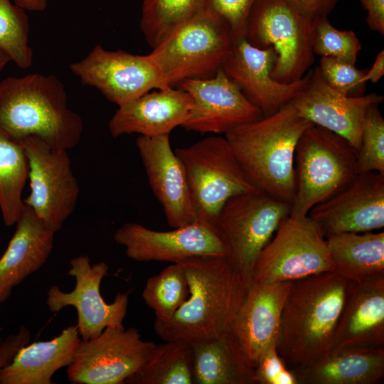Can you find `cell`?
Instances as JSON below:
<instances>
[{"mask_svg": "<svg viewBox=\"0 0 384 384\" xmlns=\"http://www.w3.org/2000/svg\"><path fill=\"white\" fill-rule=\"evenodd\" d=\"M189 294L167 322L155 320L164 341L206 343L229 334L249 285L227 256L195 255L178 262Z\"/></svg>", "mask_w": 384, "mask_h": 384, "instance_id": "obj_1", "label": "cell"}, {"mask_svg": "<svg viewBox=\"0 0 384 384\" xmlns=\"http://www.w3.org/2000/svg\"><path fill=\"white\" fill-rule=\"evenodd\" d=\"M352 283L334 272L292 281L276 346L289 370L308 366L331 350Z\"/></svg>", "mask_w": 384, "mask_h": 384, "instance_id": "obj_2", "label": "cell"}, {"mask_svg": "<svg viewBox=\"0 0 384 384\" xmlns=\"http://www.w3.org/2000/svg\"><path fill=\"white\" fill-rule=\"evenodd\" d=\"M0 129L18 142L36 137L68 150L80 142L83 122L55 75L32 73L0 82Z\"/></svg>", "mask_w": 384, "mask_h": 384, "instance_id": "obj_3", "label": "cell"}, {"mask_svg": "<svg viewBox=\"0 0 384 384\" xmlns=\"http://www.w3.org/2000/svg\"><path fill=\"white\" fill-rule=\"evenodd\" d=\"M312 124L297 113L291 101L271 115L232 129L225 137L253 186L291 205L296 146Z\"/></svg>", "mask_w": 384, "mask_h": 384, "instance_id": "obj_4", "label": "cell"}, {"mask_svg": "<svg viewBox=\"0 0 384 384\" xmlns=\"http://www.w3.org/2000/svg\"><path fill=\"white\" fill-rule=\"evenodd\" d=\"M294 174L295 193L289 215L306 217L358 174L357 150L342 137L312 124L297 144Z\"/></svg>", "mask_w": 384, "mask_h": 384, "instance_id": "obj_5", "label": "cell"}, {"mask_svg": "<svg viewBox=\"0 0 384 384\" xmlns=\"http://www.w3.org/2000/svg\"><path fill=\"white\" fill-rule=\"evenodd\" d=\"M244 37L257 48H273L277 58L271 75L278 82L301 79L314 63L313 19L289 0H256Z\"/></svg>", "mask_w": 384, "mask_h": 384, "instance_id": "obj_6", "label": "cell"}, {"mask_svg": "<svg viewBox=\"0 0 384 384\" xmlns=\"http://www.w3.org/2000/svg\"><path fill=\"white\" fill-rule=\"evenodd\" d=\"M228 25L202 11L183 23L149 54L170 87L188 80L214 77L230 53Z\"/></svg>", "mask_w": 384, "mask_h": 384, "instance_id": "obj_7", "label": "cell"}, {"mask_svg": "<svg viewBox=\"0 0 384 384\" xmlns=\"http://www.w3.org/2000/svg\"><path fill=\"white\" fill-rule=\"evenodd\" d=\"M291 205L255 189L230 198L213 225L227 257L250 286L257 258L289 215Z\"/></svg>", "mask_w": 384, "mask_h": 384, "instance_id": "obj_8", "label": "cell"}, {"mask_svg": "<svg viewBox=\"0 0 384 384\" xmlns=\"http://www.w3.org/2000/svg\"><path fill=\"white\" fill-rule=\"evenodd\" d=\"M198 219L213 225L232 196L257 189L245 173L225 137L210 136L177 148Z\"/></svg>", "mask_w": 384, "mask_h": 384, "instance_id": "obj_9", "label": "cell"}, {"mask_svg": "<svg viewBox=\"0 0 384 384\" xmlns=\"http://www.w3.org/2000/svg\"><path fill=\"white\" fill-rule=\"evenodd\" d=\"M333 272L326 238L308 217L283 218L255 262L252 280L292 282Z\"/></svg>", "mask_w": 384, "mask_h": 384, "instance_id": "obj_10", "label": "cell"}, {"mask_svg": "<svg viewBox=\"0 0 384 384\" xmlns=\"http://www.w3.org/2000/svg\"><path fill=\"white\" fill-rule=\"evenodd\" d=\"M21 142L28 159L31 188L23 203L56 233L73 213L80 193L67 150L53 148L36 137Z\"/></svg>", "mask_w": 384, "mask_h": 384, "instance_id": "obj_11", "label": "cell"}, {"mask_svg": "<svg viewBox=\"0 0 384 384\" xmlns=\"http://www.w3.org/2000/svg\"><path fill=\"white\" fill-rule=\"evenodd\" d=\"M156 345L143 340L134 327H107L93 338L80 340L67 367L68 379L75 384H123Z\"/></svg>", "mask_w": 384, "mask_h": 384, "instance_id": "obj_12", "label": "cell"}, {"mask_svg": "<svg viewBox=\"0 0 384 384\" xmlns=\"http://www.w3.org/2000/svg\"><path fill=\"white\" fill-rule=\"evenodd\" d=\"M109 267L105 262L91 265L87 255H80L70 261L68 274L74 277L75 285L70 292L57 285L47 292L46 304L53 313L68 306L76 309L77 326L82 341L99 336L107 327L123 329L127 312L129 292H119L112 303L102 297L100 285Z\"/></svg>", "mask_w": 384, "mask_h": 384, "instance_id": "obj_13", "label": "cell"}, {"mask_svg": "<svg viewBox=\"0 0 384 384\" xmlns=\"http://www.w3.org/2000/svg\"><path fill=\"white\" fill-rule=\"evenodd\" d=\"M83 85L97 88L109 101L122 106L156 88L170 87L148 55L97 45L82 60L70 65Z\"/></svg>", "mask_w": 384, "mask_h": 384, "instance_id": "obj_14", "label": "cell"}, {"mask_svg": "<svg viewBox=\"0 0 384 384\" xmlns=\"http://www.w3.org/2000/svg\"><path fill=\"white\" fill-rule=\"evenodd\" d=\"M127 256L137 262L176 263L195 255L227 256L214 226L197 219L169 231H156L137 223H126L114 235Z\"/></svg>", "mask_w": 384, "mask_h": 384, "instance_id": "obj_15", "label": "cell"}, {"mask_svg": "<svg viewBox=\"0 0 384 384\" xmlns=\"http://www.w3.org/2000/svg\"><path fill=\"white\" fill-rule=\"evenodd\" d=\"M307 216L326 238L384 227V174L360 173L342 190L314 206Z\"/></svg>", "mask_w": 384, "mask_h": 384, "instance_id": "obj_16", "label": "cell"}, {"mask_svg": "<svg viewBox=\"0 0 384 384\" xmlns=\"http://www.w3.org/2000/svg\"><path fill=\"white\" fill-rule=\"evenodd\" d=\"M276 58L272 47L257 48L241 36L233 41L230 53L221 67L264 117L275 113L294 100L310 79L311 70L298 80L289 83L277 81L271 75Z\"/></svg>", "mask_w": 384, "mask_h": 384, "instance_id": "obj_17", "label": "cell"}, {"mask_svg": "<svg viewBox=\"0 0 384 384\" xmlns=\"http://www.w3.org/2000/svg\"><path fill=\"white\" fill-rule=\"evenodd\" d=\"M179 87L193 100L189 115L181 126L187 131L225 134L264 117L221 68L211 78L185 80Z\"/></svg>", "mask_w": 384, "mask_h": 384, "instance_id": "obj_18", "label": "cell"}, {"mask_svg": "<svg viewBox=\"0 0 384 384\" xmlns=\"http://www.w3.org/2000/svg\"><path fill=\"white\" fill-rule=\"evenodd\" d=\"M383 101V97L375 92L355 97L339 92L327 83L317 66L292 102L301 117L342 137L358 150L368 108Z\"/></svg>", "mask_w": 384, "mask_h": 384, "instance_id": "obj_19", "label": "cell"}, {"mask_svg": "<svg viewBox=\"0 0 384 384\" xmlns=\"http://www.w3.org/2000/svg\"><path fill=\"white\" fill-rule=\"evenodd\" d=\"M291 282L252 280L234 319L229 334L254 368L266 351L277 346Z\"/></svg>", "mask_w": 384, "mask_h": 384, "instance_id": "obj_20", "label": "cell"}, {"mask_svg": "<svg viewBox=\"0 0 384 384\" xmlns=\"http://www.w3.org/2000/svg\"><path fill=\"white\" fill-rule=\"evenodd\" d=\"M136 146L150 187L163 208L168 225L176 228L196 221L198 218L186 173L171 146L169 135H139Z\"/></svg>", "mask_w": 384, "mask_h": 384, "instance_id": "obj_21", "label": "cell"}, {"mask_svg": "<svg viewBox=\"0 0 384 384\" xmlns=\"http://www.w3.org/2000/svg\"><path fill=\"white\" fill-rule=\"evenodd\" d=\"M193 104L191 95L181 87L147 92L119 106L109 129L113 137L133 133L146 137L169 135L185 122Z\"/></svg>", "mask_w": 384, "mask_h": 384, "instance_id": "obj_22", "label": "cell"}, {"mask_svg": "<svg viewBox=\"0 0 384 384\" xmlns=\"http://www.w3.org/2000/svg\"><path fill=\"white\" fill-rule=\"evenodd\" d=\"M384 348V278L353 282L336 327L334 348Z\"/></svg>", "mask_w": 384, "mask_h": 384, "instance_id": "obj_23", "label": "cell"}, {"mask_svg": "<svg viewBox=\"0 0 384 384\" xmlns=\"http://www.w3.org/2000/svg\"><path fill=\"white\" fill-rule=\"evenodd\" d=\"M16 224L15 233L0 257V304L44 265L54 245L55 233L26 205Z\"/></svg>", "mask_w": 384, "mask_h": 384, "instance_id": "obj_24", "label": "cell"}, {"mask_svg": "<svg viewBox=\"0 0 384 384\" xmlns=\"http://www.w3.org/2000/svg\"><path fill=\"white\" fill-rule=\"evenodd\" d=\"M81 338L76 324L55 338L27 344L0 372V384H51L60 368L68 367Z\"/></svg>", "mask_w": 384, "mask_h": 384, "instance_id": "obj_25", "label": "cell"}, {"mask_svg": "<svg viewBox=\"0 0 384 384\" xmlns=\"http://www.w3.org/2000/svg\"><path fill=\"white\" fill-rule=\"evenodd\" d=\"M298 384H373L384 376V348H334L312 364L292 370Z\"/></svg>", "mask_w": 384, "mask_h": 384, "instance_id": "obj_26", "label": "cell"}, {"mask_svg": "<svg viewBox=\"0 0 384 384\" xmlns=\"http://www.w3.org/2000/svg\"><path fill=\"white\" fill-rule=\"evenodd\" d=\"M333 272L353 282L384 278V232L343 233L326 238Z\"/></svg>", "mask_w": 384, "mask_h": 384, "instance_id": "obj_27", "label": "cell"}, {"mask_svg": "<svg viewBox=\"0 0 384 384\" xmlns=\"http://www.w3.org/2000/svg\"><path fill=\"white\" fill-rule=\"evenodd\" d=\"M191 345L193 383L257 384L254 368L230 334Z\"/></svg>", "mask_w": 384, "mask_h": 384, "instance_id": "obj_28", "label": "cell"}, {"mask_svg": "<svg viewBox=\"0 0 384 384\" xmlns=\"http://www.w3.org/2000/svg\"><path fill=\"white\" fill-rule=\"evenodd\" d=\"M193 353L190 343L171 340L156 345L147 360L124 383L193 384Z\"/></svg>", "mask_w": 384, "mask_h": 384, "instance_id": "obj_29", "label": "cell"}, {"mask_svg": "<svg viewBox=\"0 0 384 384\" xmlns=\"http://www.w3.org/2000/svg\"><path fill=\"white\" fill-rule=\"evenodd\" d=\"M28 174L22 143L0 129V210L7 226L16 224L24 209L22 193Z\"/></svg>", "mask_w": 384, "mask_h": 384, "instance_id": "obj_30", "label": "cell"}, {"mask_svg": "<svg viewBox=\"0 0 384 384\" xmlns=\"http://www.w3.org/2000/svg\"><path fill=\"white\" fill-rule=\"evenodd\" d=\"M204 0H144L140 28L153 48L203 11Z\"/></svg>", "mask_w": 384, "mask_h": 384, "instance_id": "obj_31", "label": "cell"}, {"mask_svg": "<svg viewBox=\"0 0 384 384\" xmlns=\"http://www.w3.org/2000/svg\"><path fill=\"white\" fill-rule=\"evenodd\" d=\"M189 294L185 272L179 262L172 263L149 277L142 292L146 304L154 310L156 321H169Z\"/></svg>", "mask_w": 384, "mask_h": 384, "instance_id": "obj_32", "label": "cell"}, {"mask_svg": "<svg viewBox=\"0 0 384 384\" xmlns=\"http://www.w3.org/2000/svg\"><path fill=\"white\" fill-rule=\"evenodd\" d=\"M28 33V18L25 10L11 0H0V49L23 69L30 67L33 61Z\"/></svg>", "mask_w": 384, "mask_h": 384, "instance_id": "obj_33", "label": "cell"}, {"mask_svg": "<svg viewBox=\"0 0 384 384\" xmlns=\"http://www.w3.org/2000/svg\"><path fill=\"white\" fill-rule=\"evenodd\" d=\"M361 48V41L353 31L337 29L327 16L313 20L314 54L355 65Z\"/></svg>", "mask_w": 384, "mask_h": 384, "instance_id": "obj_34", "label": "cell"}, {"mask_svg": "<svg viewBox=\"0 0 384 384\" xmlns=\"http://www.w3.org/2000/svg\"><path fill=\"white\" fill-rule=\"evenodd\" d=\"M378 105H371L366 112L357 150L358 174L375 171L384 174V119Z\"/></svg>", "mask_w": 384, "mask_h": 384, "instance_id": "obj_35", "label": "cell"}, {"mask_svg": "<svg viewBox=\"0 0 384 384\" xmlns=\"http://www.w3.org/2000/svg\"><path fill=\"white\" fill-rule=\"evenodd\" d=\"M319 70L327 83L347 96L364 95L366 84L361 79L366 70H359L355 65L331 57H321Z\"/></svg>", "mask_w": 384, "mask_h": 384, "instance_id": "obj_36", "label": "cell"}, {"mask_svg": "<svg viewBox=\"0 0 384 384\" xmlns=\"http://www.w3.org/2000/svg\"><path fill=\"white\" fill-rule=\"evenodd\" d=\"M256 0H204L203 11L216 16L229 27L233 41L244 36L249 12Z\"/></svg>", "mask_w": 384, "mask_h": 384, "instance_id": "obj_37", "label": "cell"}, {"mask_svg": "<svg viewBox=\"0 0 384 384\" xmlns=\"http://www.w3.org/2000/svg\"><path fill=\"white\" fill-rule=\"evenodd\" d=\"M254 370L257 384H298L295 375L287 367L276 348L266 351Z\"/></svg>", "mask_w": 384, "mask_h": 384, "instance_id": "obj_38", "label": "cell"}, {"mask_svg": "<svg viewBox=\"0 0 384 384\" xmlns=\"http://www.w3.org/2000/svg\"><path fill=\"white\" fill-rule=\"evenodd\" d=\"M30 339L29 330L21 326L16 334L7 336L0 341V372L11 363L19 350L27 345Z\"/></svg>", "mask_w": 384, "mask_h": 384, "instance_id": "obj_39", "label": "cell"}, {"mask_svg": "<svg viewBox=\"0 0 384 384\" xmlns=\"http://www.w3.org/2000/svg\"><path fill=\"white\" fill-rule=\"evenodd\" d=\"M313 20L327 16L339 0H289Z\"/></svg>", "mask_w": 384, "mask_h": 384, "instance_id": "obj_40", "label": "cell"}, {"mask_svg": "<svg viewBox=\"0 0 384 384\" xmlns=\"http://www.w3.org/2000/svg\"><path fill=\"white\" fill-rule=\"evenodd\" d=\"M367 12L366 22L373 31L384 34V0H359Z\"/></svg>", "mask_w": 384, "mask_h": 384, "instance_id": "obj_41", "label": "cell"}, {"mask_svg": "<svg viewBox=\"0 0 384 384\" xmlns=\"http://www.w3.org/2000/svg\"><path fill=\"white\" fill-rule=\"evenodd\" d=\"M384 75V50H380L376 55L374 63L370 70H366L361 79L363 83L368 81L375 83L379 81Z\"/></svg>", "mask_w": 384, "mask_h": 384, "instance_id": "obj_42", "label": "cell"}, {"mask_svg": "<svg viewBox=\"0 0 384 384\" xmlns=\"http://www.w3.org/2000/svg\"><path fill=\"white\" fill-rule=\"evenodd\" d=\"M14 4L24 10L42 11L47 6V0H14Z\"/></svg>", "mask_w": 384, "mask_h": 384, "instance_id": "obj_43", "label": "cell"}, {"mask_svg": "<svg viewBox=\"0 0 384 384\" xmlns=\"http://www.w3.org/2000/svg\"><path fill=\"white\" fill-rule=\"evenodd\" d=\"M11 60L9 56L0 49V70H1Z\"/></svg>", "mask_w": 384, "mask_h": 384, "instance_id": "obj_44", "label": "cell"}, {"mask_svg": "<svg viewBox=\"0 0 384 384\" xmlns=\"http://www.w3.org/2000/svg\"><path fill=\"white\" fill-rule=\"evenodd\" d=\"M3 339L1 338V334H0V341H1Z\"/></svg>", "mask_w": 384, "mask_h": 384, "instance_id": "obj_45", "label": "cell"}]
</instances>
